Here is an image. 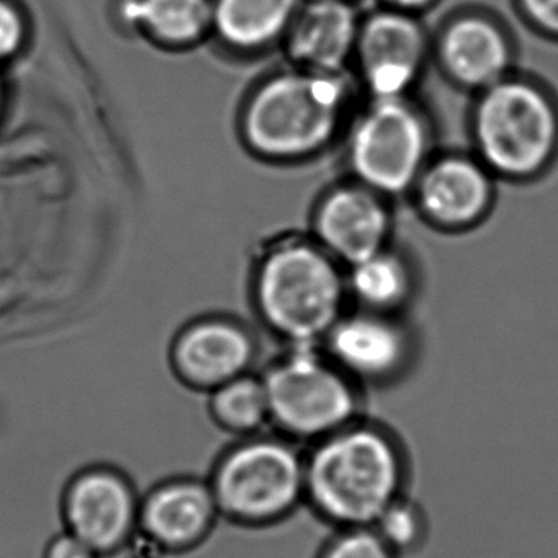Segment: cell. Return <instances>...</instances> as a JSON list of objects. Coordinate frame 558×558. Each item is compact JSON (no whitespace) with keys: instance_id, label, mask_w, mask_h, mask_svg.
Returning a JSON list of instances; mask_svg holds the SVG:
<instances>
[{"instance_id":"17","label":"cell","mask_w":558,"mask_h":558,"mask_svg":"<svg viewBox=\"0 0 558 558\" xmlns=\"http://www.w3.org/2000/svg\"><path fill=\"white\" fill-rule=\"evenodd\" d=\"M305 0H214V31L233 50L256 51L286 38Z\"/></svg>"},{"instance_id":"5","label":"cell","mask_w":558,"mask_h":558,"mask_svg":"<svg viewBox=\"0 0 558 558\" xmlns=\"http://www.w3.org/2000/svg\"><path fill=\"white\" fill-rule=\"evenodd\" d=\"M210 488L220 515L246 527L289 518L305 499V457L286 437H243L220 457Z\"/></svg>"},{"instance_id":"9","label":"cell","mask_w":558,"mask_h":558,"mask_svg":"<svg viewBox=\"0 0 558 558\" xmlns=\"http://www.w3.org/2000/svg\"><path fill=\"white\" fill-rule=\"evenodd\" d=\"M140 505L132 482L107 466L77 473L63 499L68 532L99 557L116 554L129 544L140 525Z\"/></svg>"},{"instance_id":"8","label":"cell","mask_w":558,"mask_h":558,"mask_svg":"<svg viewBox=\"0 0 558 558\" xmlns=\"http://www.w3.org/2000/svg\"><path fill=\"white\" fill-rule=\"evenodd\" d=\"M429 53V37L417 15L380 8L362 17L352 66L368 99L410 97Z\"/></svg>"},{"instance_id":"18","label":"cell","mask_w":558,"mask_h":558,"mask_svg":"<svg viewBox=\"0 0 558 558\" xmlns=\"http://www.w3.org/2000/svg\"><path fill=\"white\" fill-rule=\"evenodd\" d=\"M120 12L165 47H191L214 31V0H123Z\"/></svg>"},{"instance_id":"26","label":"cell","mask_w":558,"mask_h":558,"mask_svg":"<svg viewBox=\"0 0 558 558\" xmlns=\"http://www.w3.org/2000/svg\"><path fill=\"white\" fill-rule=\"evenodd\" d=\"M437 0H380L381 8L417 15L433 8Z\"/></svg>"},{"instance_id":"10","label":"cell","mask_w":558,"mask_h":558,"mask_svg":"<svg viewBox=\"0 0 558 558\" xmlns=\"http://www.w3.org/2000/svg\"><path fill=\"white\" fill-rule=\"evenodd\" d=\"M496 178L475 155L433 156L411 195L427 223L442 231L478 227L495 204Z\"/></svg>"},{"instance_id":"2","label":"cell","mask_w":558,"mask_h":558,"mask_svg":"<svg viewBox=\"0 0 558 558\" xmlns=\"http://www.w3.org/2000/svg\"><path fill=\"white\" fill-rule=\"evenodd\" d=\"M348 74L289 71L257 87L243 112V135L257 155L302 159L325 151L349 125Z\"/></svg>"},{"instance_id":"7","label":"cell","mask_w":558,"mask_h":558,"mask_svg":"<svg viewBox=\"0 0 558 558\" xmlns=\"http://www.w3.org/2000/svg\"><path fill=\"white\" fill-rule=\"evenodd\" d=\"M270 426L292 442H318L357 421L354 380L328 355L292 348L263 375Z\"/></svg>"},{"instance_id":"23","label":"cell","mask_w":558,"mask_h":558,"mask_svg":"<svg viewBox=\"0 0 558 558\" xmlns=\"http://www.w3.org/2000/svg\"><path fill=\"white\" fill-rule=\"evenodd\" d=\"M27 25L24 14L12 0H0V61L14 57L24 45Z\"/></svg>"},{"instance_id":"11","label":"cell","mask_w":558,"mask_h":558,"mask_svg":"<svg viewBox=\"0 0 558 558\" xmlns=\"http://www.w3.org/2000/svg\"><path fill=\"white\" fill-rule=\"evenodd\" d=\"M316 243L341 266L351 267L390 246V198L348 182L323 197L315 214Z\"/></svg>"},{"instance_id":"4","label":"cell","mask_w":558,"mask_h":558,"mask_svg":"<svg viewBox=\"0 0 558 558\" xmlns=\"http://www.w3.org/2000/svg\"><path fill=\"white\" fill-rule=\"evenodd\" d=\"M470 132L496 179L532 181L557 158L558 106L541 84L511 74L476 94Z\"/></svg>"},{"instance_id":"15","label":"cell","mask_w":558,"mask_h":558,"mask_svg":"<svg viewBox=\"0 0 558 558\" xmlns=\"http://www.w3.org/2000/svg\"><path fill=\"white\" fill-rule=\"evenodd\" d=\"M220 518L210 483L175 478L155 486L140 505V531L166 551L192 550Z\"/></svg>"},{"instance_id":"25","label":"cell","mask_w":558,"mask_h":558,"mask_svg":"<svg viewBox=\"0 0 558 558\" xmlns=\"http://www.w3.org/2000/svg\"><path fill=\"white\" fill-rule=\"evenodd\" d=\"M45 558H99V555L93 548L87 547L76 535L66 531L57 535L47 545Z\"/></svg>"},{"instance_id":"1","label":"cell","mask_w":558,"mask_h":558,"mask_svg":"<svg viewBox=\"0 0 558 558\" xmlns=\"http://www.w3.org/2000/svg\"><path fill=\"white\" fill-rule=\"evenodd\" d=\"M404 465L397 444L355 423L318 440L305 457V499L341 527H372L400 499Z\"/></svg>"},{"instance_id":"3","label":"cell","mask_w":558,"mask_h":558,"mask_svg":"<svg viewBox=\"0 0 558 558\" xmlns=\"http://www.w3.org/2000/svg\"><path fill=\"white\" fill-rule=\"evenodd\" d=\"M341 267L316 241H292L270 251L254 287L257 310L270 331L292 348L325 341L344 315L349 296Z\"/></svg>"},{"instance_id":"20","label":"cell","mask_w":558,"mask_h":558,"mask_svg":"<svg viewBox=\"0 0 558 558\" xmlns=\"http://www.w3.org/2000/svg\"><path fill=\"white\" fill-rule=\"evenodd\" d=\"M215 423L234 436L251 437L270 424L269 401L263 377L246 374L221 385L210 393Z\"/></svg>"},{"instance_id":"22","label":"cell","mask_w":558,"mask_h":558,"mask_svg":"<svg viewBox=\"0 0 558 558\" xmlns=\"http://www.w3.org/2000/svg\"><path fill=\"white\" fill-rule=\"evenodd\" d=\"M319 558H395V550L374 527H348Z\"/></svg>"},{"instance_id":"6","label":"cell","mask_w":558,"mask_h":558,"mask_svg":"<svg viewBox=\"0 0 558 558\" xmlns=\"http://www.w3.org/2000/svg\"><path fill=\"white\" fill-rule=\"evenodd\" d=\"M433 158V129L410 97L368 99L348 125L352 181L387 198L411 194Z\"/></svg>"},{"instance_id":"16","label":"cell","mask_w":558,"mask_h":558,"mask_svg":"<svg viewBox=\"0 0 558 558\" xmlns=\"http://www.w3.org/2000/svg\"><path fill=\"white\" fill-rule=\"evenodd\" d=\"M361 22L351 0H305L283 40L302 70L348 74Z\"/></svg>"},{"instance_id":"12","label":"cell","mask_w":558,"mask_h":558,"mask_svg":"<svg viewBox=\"0 0 558 558\" xmlns=\"http://www.w3.org/2000/svg\"><path fill=\"white\" fill-rule=\"evenodd\" d=\"M253 336L230 319L211 318L185 328L172 345L175 375L192 390L211 391L250 374L256 361Z\"/></svg>"},{"instance_id":"21","label":"cell","mask_w":558,"mask_h":558,"mask_svg":"<svg viewBox=\"0 0 558 558\" xmlns=\"http://www.w3.org/2000/svg\"><path fill=\"white\" fill-rule=\"evenodd\" d=\"M372 527L393 550L413 547L423 535L421 515L414 506L401 501V498L388 506Z\"/></svg>"},{"instance_id":"24","label":"cell","mask_w":558,"mask_h":558,"mask_svg":"<svg viewBox=\"0 0 558 558\" xmlns=\"http://www.w3.org/2000/svg\"><path fill=\"white\" fill-rule=\"evenodd\" d=\"M518 5L535 31L558 40V0H518Z\"/></svg>"},{"instance_id":"13","label":"cell","mask_w":558,"mask_h":558,"mask_svg":"<svg viewBox=\"0 0 558 558\" xmlns=\"http://www.w3.org/2000/svg\"><path fill=\"white\" fill-rule=\"evenodd\" d=\"M323 342L329 361L352 380H387L401 372L411 352L410 336L393 315L362 308L344 313Z\"/></svg>"},{"instance_id":"19","label":"cell","mask_w":558,"mask_h":558,"mask_svg":"<svg viewBox=\"0 0 558 558\" xmlns=\"http://www.w3.org/2000/svg\"><path fill=\"white\" fill-rule=\"evenodd\" d=\"M348 295L359 308L395 315L414 292V274L403 254L390 246L348 267Z\"/></svg>"},{"instance_id":"14","label":"cell","mask_w":558,"mask_h":558,"mask_svg":"<svg viewBox=\"0 0 558 558\" xmlns=\"http://www.w3.org/2000/svg\"><path fill=\"white\" fill-rule=\"evenodd\" d=\"M434 51L444 74L456 86L476 94L512 74L511 40L505 28L486 15L452 19L440 32Z\"/></svg>"}]
</instances>
